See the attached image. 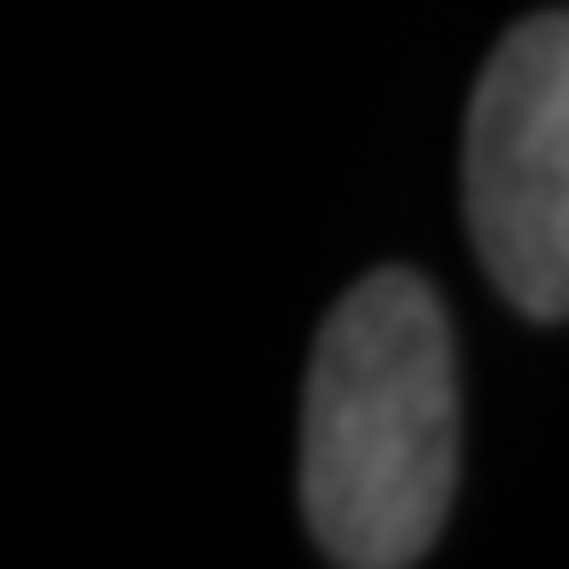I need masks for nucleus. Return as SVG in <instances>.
<instances>
[{
  "mask_svg": "<svg viewBox=\"0 0 569 569\" xmlns=\"http://www.w3.org/2000/svg\"><path fill=\"white\" fill-rule=\"evenodd\" d=\"M459 490V348L411 269H372L332 301L301 403V507L340 569H403Z\"/></svg>",
  "mask_w": 569,
  "mask_h": 569,
  "instance_id": "1",
  "label": "nucleus"
},
{
  "mask_svg": "<svg viewBox=\"0 0 569 569\" xmlns=\"http://www.w3.org/2000/svg\"><path fill=\"white\" fill-rule=\"evenodd\" d=\"M467 230L522 317H569V24L522 17L475 80Z\"/></svg>",
  "mask_w": 569,
  "mask_h": 569,
  "instance_id": "2",
  "label": "nucleus"
}]
</instances>
